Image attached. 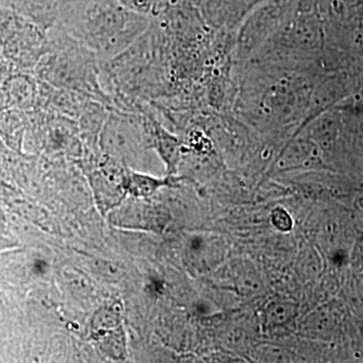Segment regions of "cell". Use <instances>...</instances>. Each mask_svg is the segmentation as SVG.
I'll return each mask as SVG.
<instances>
[{
    "label": "cell",
    "instance_id": "cell-1",
    "mask_svg": "<svg viewBox=\"0 0 363 363\" xmlns=\"http://www.w3.org/2000/svg\"><path fill=\"white\" fill-rule=\"evenodd\" d=\"M150 16L131 13L116 0H89L62 28L97 58L111 61L125 51L150 26Z\"/></svg>",
    "mask_w": 363,
    "mask_h": 363
},
{
    "label": "cell",
    "instance_id": "cell-2",
    "mask_svg": "<svg viewBox=\"0 0 363 363\" xmlns=\"http://www.w3.org/2000/svg\"><path fill=\"white\" fill-rule=\"evenodd\" d=\"M48 37V52L35 68L42 80L55 87L74 91L101 104H111L100 84L97 56L82 43L63 33Z\"/></svg>",
    "mask_w": 363,
    "mask_h": 363
},
{
    "label": "cell",
    "instance_id": "cell-3",
    "mask_svg": "<svg viewBox=\"0 0 363 363\" xmlns=\"http://www.w3.org/2000/svg\"><path fill=\"white\" fill-rule=\"evenodd\" d=\"M1 90L7 108H30L37 100V84L25 74L7 78Z\"/></svg>",
    "mask_w": 363,
    "mask_h": 363
},
{
    "label": "cell",
    "instance_id": "cell-4",
    "mask_svg": "<svg viewBox=\"0 0 363 363\" xmlns=\"http://www.w3.org/2000/svg\"><path fill=\"white\" fill-rule=\"evenodd\" d=\"M177 180L179 179H157L142 174H131L128 180V188L133 192H138V195H150L159 188L173 185L174 182Z\"/></svg>",
    "mask_w": 363,
    "mask_h": 363
},
{
    "label": "cell",
    "instance_id": "cell-5",
    "mask_svg": "<svg viewBox=\"0 0 363 363\" xmlns=\"http://www.w3.org/2000/svg\"><path fill=\"white\" fill-rule=\"evenodd\" d=\"M123 9L142 16H156L159 13L160 0H116Z\"/></svg>",
    "mask_w": 363,
    "mask_h": 363
},
{
    "label": "cell",
    "instance_id": "cell-6",
    "mask_svg": "<svg viewBox=\"0 0 363 363\" xmlns=\"http://www.w3.org/2000/svg\"><path fill=\"white\" fill-rule=\"evenodd\" d=\"M350 264L357 272H363V230L358 231L350 253Z\"/></svg>",
    "mask_w": 363,
    "mask_h": 363
},
{
    "label": "cell",
    "instance_id": "cell-7",
    "mask_svg": "<svg viewBox=\"0 0 363 363\" xmlns=\"http://www.w3.org/2000/svg\"><path fill=\"white\" fill-rule=\"evenodd\" d=\"M272 225L283 233L292 230L293 219L291 215L283 208H277L272 213Z\"/></svg>",
    "mask_w": 363,
    "mask_h": 363
},
{
    "label": "cell",
    "instance_id": "cell-8",
    "mask_svg": "<svg viewBox=\"0 0 363 363\" xmlns=\"http://www.w3.org/2000/svg\"><path fill=\"white\" fill-rule=\"evenodd\" d=\"M162 1H164V0H160V4H161Z\"/></svg>",
    "mask_w": 363,
    "mask_h": 363
},
{
    "label": "cell",
    "instance_id": "cell-9",
    "mask_svg": "<svg viewBox=\"0 0 363 363\" xmlns=\"http://www.w3.org/2000/svg\"><path fill=\"white\" fill-rule=\"evenodd\" d=\"M362 274H363V272H362Z\"/></svg>",
    "mask_w": 363,
    "mask_h": 363
}]
</instances>
